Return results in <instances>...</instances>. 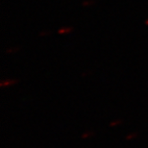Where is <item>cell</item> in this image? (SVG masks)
<instances>
[{
	"label": "cell",
	"mask_w": 148,
	"mask_h": 148,
	"mask_svg": "<svg viewBox=\"0 0 148 148\" xmlns=\"http://www.w3.org/2000/svg\"><path fill=\"white\" fill-rule=\"evenodd\" d=\"M17 82V80H9V81H5L1 83V87H8V86H12L14 84H16Z\"/></svg>",
	"instance_id": "cell-1"
},
{
	"label": "cell",
	"mask_w": 148,
	"mask_h": 148,
	"mask_svg": "<svg viewBox=\"0 0 148 148\" xmlns=\"http://www.w3.org/2000/svg\"><path fill=\"white\" fill-rule=\"evenodd\" d=\"M138 136V134L137 133H135V134H131V135H128L126 137V140H132V138H136Z\"/></svg>",
	"instance_id": "cell-3"
},
{
	"label": "cell",
	"mask_w": 148,
	"mask_h": 148,
	"mask_svg": "<svg viewBox=\"0 0 148 148\" xmlns=\"http://www.w3.org/2000/svg\"><path fill=\"white\" fill-rule=\"evenodd\" d=\"M122 122V120H115V121H112V122L110 124V126H115V125H118V124H120Z\"/></svg>",
	"instance_id": "cell-4"
},
{
	"label": "cell",
	"mask_w": 148,
	"mask_h": 148,
	"mask_svg": "<svg viewBox=\"0 0 148 148\" xmlns=\"http://www.w3.org/2000/svg\"><path fill=\"white\" fill-rule=\"evenodd\" d=\"M92 135H93L92 132H88V133H85V134H83L82 135V138H87L90 137V136H92Z\"/></svg>",
	"instance_id": "cell-2"
}]
</instances>
